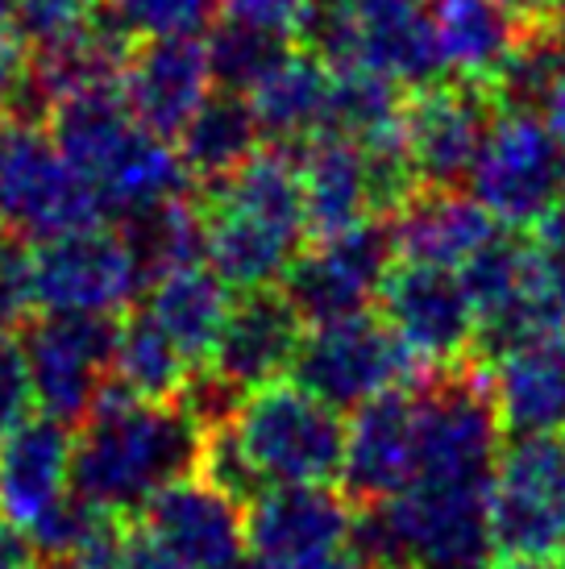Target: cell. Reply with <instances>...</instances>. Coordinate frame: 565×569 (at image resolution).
I'll list each match as a JSON object with an SVG mask.
<instances>
[{
    "label": "cell",
    "mask_w": 565,
    "mask_h": 569,
    "mask_svg": "<svg viewBox=\"0 0 565 569\" xmlns=\"http://www.w3.org/2000/svg\"><path fill=\"white\" fill-rule=\"evenodd\" d=\"M26 71H30V47L21 42L13 26H0V109L9 104L17 83L26 80Z\"/></svg>",
    "instance_id": "cell-39"
},
{
    "label": "cell",
    "mask_w": 565,
    "mask_h": 569,
    "mask_svg": "<svg viewBox=\"0 0 565 569\" xmlns=\"http://www.w3.org/2000/svg\"><path fill=\"white\" fill-rule=\"evenodd\" d=\"M329 117H325V138H346V142L370 146L404 129V100L391 80L361 63L329 67Z\"/></svg>",
    "instance_id": "cell-32"
},
{
    "label": "cell",
    "mask_w": 565,
    "mask_h": 569,
    "mask_svg": "<svg viewBox=\"0 0 565 569\" xmlns=\"http://www.w3.org/2000/svg\"><path fill=\"white\" fill-rule=\"evenodd\" d=\"M71 428L30 416L0 441V516L21 532L42 520L50 507L71 495Z\"/></svg>",
    "instance_id": "cell-23"
},
{
    "label": "cell",
    "mask_w": 565,
    "mask_h": 569,
    "mask_svg": "<svg viewBox=\"0 0 565 569\" xmlns=\"http://www.w3.org/2000/svg\"><path fill=\"white\" fill-rule=\"evenodd\" d=\"M291 375L329 408L358 411L361 403L404 387V379L416 375V366L399 337L387 329V320L358 312L304 329Z\"/></svg>",
    "instance_id": "cell-9"
},
{
    "label": "cell",
    "mask_w": 565,
    "mask_h": 569,
    "mask_svg": "<svg viewBox=\"0 0 565 569\" xmlns=\"http://www.w3.org/2000/svg\"><path fill=\"white\" fill-rule=\"evenodd\" d=\"M416 478V420H412V396L395 387L387 396L370 399L354 411L346 425V499L358 507L387 503Z\"/></svg>",
    "instance_id": "cell-19"
},
{
    "label": "cell",
    "mask_w": 565,
    "mask_h": 569,
    "mask_svg": "<svg viewBox=\"0 0 565 569\" xmlns=\"http://www.w3.org/2000/svg\"><path fill=\"white\" fill-rule=\"evenodd\" d=\"M316 569H375V566H370V561H366L358 549H349V545H346L341 553H333L329 561H320Z\"/></svg>",
    "instance_id": "cell-45"
},
{
    "label": "cell",
    "mask_w": 565,
    "mask_h": 569,
    "mask_svg": "<svg viewBox=\"0 0 565 569\" xmlns=\"http://www.w3.org/2000/svg\"><path fill=\"white\" fill-rule=\"evenodd\" d=\"M490 532L499 553L549 557L565 549V441L512 437L490 478Z\"/></svg>",
    "instance_id": "cell-11"
},
{
    "label": "cell",
    "mask_w": 565,
    "mask_h": 569,
    "mask_svg": "<svg viewBox=\"0 0 565 569\" xmlns=\"http://www.w3.org/2000/svg\"><path fill=\"white\" fill-rule=\"evenodd\" d=\"M30 408H38V399L26 341L17 332H0V441L30 420Z\"/></svg>",
    "instance_id": "cell-37"
},
{
    "label": "cell",
    "mask_w": 565,
    "mask_h": 569,
    "mask_svg": "<svg viewBox=\"0 0 565 569\" xmlns=\"http://www.w3.org/2000/svg\"><path fill=\"white\" fill-rule=\"evenodd\" d=\"M262 487H329L346 466V420L299 382H267L229 420Z\"/></svg>",
    "instance_id": "cell-4"
},
{
    "label": "cell",
    "mask_w": 565,
    "mask_h": 569,
    "mask_svg": "<svg viewBox=\"0 0 565 569\" xmlns=\"http://www.w3.org/2000/svg\"><path fill=\"white\" fill-rule=\"evenodd\" d=\"M225 21L254 26V30L279 33V38H299L308 0H217Z\"/></svg>",
    "instance_id": "cell-38"
},
{
    "label": "cell",
    "mask_w": 565,
    "mask_h": 569,
    "mask_svg": "<svg viewBox=\"0 0 565 569\" xmlns=\"http://www.w3.org/2000/svg\"><path fill=\"white\" fill-rule=\"evenodd\" d=\"M225 569H254V566L246 561V557H241V561H234V566H225Z\"/></svg>",
    "instance_id": "cell-48"
},
{
    "label": "cell",
    "mask_w": 565,
    "mask_h": 569,
    "mask_svg": "<svg viewBox=\"0 0 565 569\" xmlns=\"http://www.w3.org/2000/svg\"><path fill=\"white\" fill-rule=\"evenodd\" d=\"M146 291L121 229L92 224L33 246V303L50 317H126Z\"/></svg>",
    "instance_id": "cell-8"
},
{
    "label": "cell",
    "mask_w": 565,
    "mask_h": 569,
    "mask_svg": "<svg viewBox=\"0 0 565 569\" xmlns=\"http://www.w3.org/2000/svg\"><path fill=\"white\" fill-rule=\"evenodd\" d=\"M499 100L487 83H433L404 104V142L420 188H462L470 183L483 154Z\"/></svg>",
    "instance_id": "cell-15"
},
{
    "label": "cell",
    "mask_w": 565,
    "mask_h": 569,
    "mask_svg": "<svg viewBox=\"0 0 565 569\" xmlns=\"http://www.w3.org/2000/svg\"><path fill=\"white\" fill-rule=\"evenodd\" d=\"M141 312L155 320L158 329L184 349V358L200 370V366H208L220 341V329L234 312V287L212 267L191 262V267L167 270L162 279L146 287Z\"/></svg>",
    "instance_id": "cell-26"
},
{
    "label": "cell",
    "mask_w": 565,
    "mask_h": 569,
    "mask_svg": "<svg viewBox=\"0 0 565 569\" xmlns=\"http://www.w3.org/2000/svg\"><path fill=\"white\" fill-rule=\"evenodd\" d=\"M42 569H59V566H42Z\"/></svg>",
    "instance_id": "cell-50"
},
{
    "label": "cell",
    "mask_w": 565,
    "mask_h": 569,
    "mask_svg": "<svg viewBox=\"0 0 565 569\" xmlns=\"http://www.w3.org/2000/svg\"><path fill=\"white\" fill-rule=\"evenodd\" d=\"M428 13H433L445 76H454L457 83L490 88L524 33L503 0H433Z\"/></svg>",
    "instance_id": "cell-27"
},
{
    "label": "cell",
    "mask_w": 565,
    "mask_h": 569,
    "mask_svg": "<svg viewBox=\"0 0 565 569\" xmlns=\"http://www.w3.org/2000/svg\"><path fill=\"white\" fill-rule=\"evenodd\" d=\"M378 317L387 320V329L408 349L416 379L454 370L478 346V312L462 283V270L399 262L383 279Z\"/></svg>",
    "instance_id": "cell-10"
},
{
    "label": "cell",
    "mask_w": 565,
    "mask_h": 569,
    "mask_svg": "<svg viewBox=\"0 0 565 569\" xmlns=\"http://www.w3.org/2000/svg\"><path fill=\"white\" fill-rule=\"evenodd\" d=\"M470 196L512 233L536 229L557 208L565 196V162L541 112L499 109L474 162Z\"/></svg>",
    "instance_id": "cell-7"
},
{
    "label": "cell",
    "mask_w": 565,
    "mask_h": 569,
    "mask_svg": "<svg viewBox=\"0 0 565 569\" xmlns=\"http://www.w3.org/2000/svg\"><path fill=\"white\" fill-rule=\"evenodd\" d=\"M33 303V250L30 241L0 229V332H13Z\"/></svg>",
    "instance_id": "cell-36"
},
{
    "label": "cell",
    "mask_w": 565,
    "mask_h": 569,
    "mask_svg": "<svg viewBox=\"0 0 565 569\" xmlns=\"http://www.w3.org/2000/svg\"><path fill=\"white\" fill-rule=\"evenodd\" d=\"M138 520L141 532L184 569H225L246 557V511L200 475L158 490Z\"/></svg>",
    "instance_id": "cell-17"
},
{
    "label": "cell",
    "mask_w": 565,
    "mask_h": 569,
    "mask_svg": "<svg viewBox=\"0 0 565 569\" xmlns=\"http://www.w3.org/2000/svg\"><path fill=\"white\" fill-rule=\"evenodd\" d=\"M487 495L490 487L412 482L387 499L404 569H490L499 549Z\"/></svg>",
    "instance_id": "cell-13"
},
{
    "label": "cell",
    "mask_w": 565,
    "mask_h": 569,
    "mask_svg": "<svg viewBox=\"0 0 565 569\" xmlns=\"http://www.w3.org/2000/svg\"><path fill=\"white\" fill-rule=\"evenodd\" d=\"M354 511L329 487H270L246 507V561L254 569H316L349 545Z\"/></svg>",
    "instance_id": "cell-16"
},
{
    "label": "cell",
    "mask_w": 565,
    "mask_h": 569,
    "mask_svg": "<svg viewBox=\"0 0 565 569\" xmlns=\"http://www.w3.org/2000/svg\"><path fill=\"white\" fill-rule=\"evenodd\" d=\"M387 224L399 262L445 270H462L499 233L495 217L462 188H416Z\"/></svg>",
    "instance_id": "cell-21"
},
{
    "label": "cell",
    "mask_w": 565,
    "mask_h": 569,
    "mask_svg": "<svg viewBox=\"0 0 565 569\" xmlns=\"http://www.w3.org/2000/svg\"><path fill=\"white\" fill-rule=\"evenodd\" d=\"M121 317H42L21 337L30 353L33 399L59 425H83L112 391V349Z\"/></svg>",
    "instance_id": "cell-12"
},
{
    "label": "cell",
    "mask_w": 565,
    "mask_h": 569,
    "mask_svg": "<svg viewBox=\"0 0 565 569\" xmlns=\"http://www.w3.org/2000/svg\"><path fill=\"white\" fill-rule=\"evenodd\" d=\"M191 375H196V366L184 358V349L175 346L141 308L117 320L112 391L133 399H179Z\"/></svg>",
    "instance_id": "cell-30"
},
{
    "label": "cell",
    "mask_w": 565,
    "mask_h": 569,
    "mask_svg": "<svg viewBox=\"0 0 565 569\" xmlns=\"http://www.w3.org/2000/svg\"><path fill=\"white\" fill-rule=\"evenodd\" d=\"M212 88L208 71V50L200 33L184 38H141L129 50L126 71H121V96L129 112L158 138H179L184 126L200 112Z\"/></svg>",
    "instance_id": "cell-18"
},
{
    "label": "cell",
    "mask_w": 565,
    "mask_h": 569,
    "mask_svg": "<svg viewBox=\"0 0 565 569\" xmlns=\"http://www.w3.org/2000/svg\"><path fill=\"white\" fill-rule=\"evenodd\" d=\"M536 246L565 270V196L557 200V208H553L549 217L536 224Z\"/></svg>",
    "instance_id": "cell-42"
},
{
    "label": "cell",
    "mask_w": 565,
    "mask_h": 569,
    "mask_svg": "<svg viewBox=\"0 0 565 569\" xmlns=\"http://www.w3.org/2000/svg\"><path fill=\"white\" fill-rule=\"evenodd\" d=\"M541 117H545V126H549L553 142H557V154H562V162H565V83L549 96V100H545Z\"/></svg>",
    "instance_id": "cell-43"
},
{
    "label": "cell",
    "mask_w": 565,
    "mask_h": 569,
    "mask_svg": "<svg viewBox=\"0 0 565 569\" xmlns=\"http://www.w3.org/2000/svg\"><path fill=\"white\" fill-rule=\"evenodd\" d=\"M17 13V0H0V26H13Z\"/></svg>",
    "instance_id": "cell-46"
},
{
    "label": "cell",
    "mask_w": 565,
    "mask_h": 569,
    "mask_svg": "<svg viewBox=\"0 0 565 569\" xmlns=\"http://www.w3.org/2000/svg\"><path fill=\"white\" fill-rule=\"evenodd\" d=\"M562 566H565V549H562Z\"/></svg>",
    "instance_id": "cell-49"
},
{
    "label": "cell",
    "mask_w": 565,
    "mask_h": 569,
    "mask_svg": "<svg viewBox=\"0 0 565 569\" xmlns=\"http://www.w3.org/2000/svg\"><path fill=\"white\" fill-rule=\"evenodd\" d=\"M329 83L333 71L308 50H291L267 80L258 83L246 100L254 109V121L270 146L296 150L316 138H325L329 117Z\"/></svg>",
    "instance_id": "cell-28"
},
{
    "label": "cell",
    "mask_w": 565,
    "mask_h": 569,
    "mask_svg": "<svg viewBox=\"0 0 565 569\" xmlns=\"http://www.w3.org/2000/svg\"><path fill=\"white\" fill-rule=\"evenodd\" d=\"M205 258L237 291H267L304 253L308 212L296 150L262 146L229 179L200 196Z\"/></svg>",
    "instance_id": "cell-2"
},
{
    "label": "cell",
    "mask_w": 565,
    "mask_h": 569,
    "mask_svg": "<svg viewBox=\"0 0 565 569\" xmlns=\"http://www.w3.org/2000/svg\"><path fill=\"white\" fill-rule=\"evenodd\" d=\"M205 428L179 399H133L109 391L79 425L71 490L96 511L126 523L141 507L200 466Z\"/></svg>",
    "instance_id": "cell-1"
},
{
    "label": "cell",
    "mask_w": 565,
    "mask_h": 569,
    "mask_svg": "<svg viewBox=\"0 0 565 569\" xmlns=\"http://www.w3.org/2000/svg\"><path fill=\"white\" fill-rule=\"evenodd\" d=\"M121 238L129 241V250L138 258L146 287L162 279L167 270L205 262V212H200V200L179 196V200L141 208V212L121 221Z\"/></svg>",
    "instance_id": "cell-31"
},
{
    "label": "cell",
    "mask_w": 565,
    "mask_h": 569,
    "mask_svg": "<svg viewBox=\"0 0 565 569\" xmlns=\"http://www.w3.org/2000/svg\"><path fill=\"white\" fill-rule=\"evenodd\" d=\"M354 63L378 71L395 88L445 83L437 30L424 0H354Z\"/></svg>",
    "instance_id": "cell-22"
},
{
    "label": "cell",
    "mask_w": 565,
    "mask_h": 569,
    "mask_svg": "<svg viewBox=\"0 0 565 569\" xmlns=\"http://www.w3.org/2000/svg\"><path fill=\"white\" fill-rule=\"evenodd\" d=\"M105 221L100 196L63 159L47 126H0V229L21 241H50Z\"/></svg>",
    "instance_id": "cell-6"
},
{
    "label": "cell",
    "mask_w": 565,
    "mask_h": 569,
    "mask_svg": "<svg viewBox=\"0 0 565 569\" xmlns=\"http://www.w3.org/2000/svg\"><path fill=\"white\" fill-rule=\"evenodd\" d=\"M105 0H17L13 30L33 54L59 50L100 26Z\"/></svg>",
    "instance_id": "cell-34"
},
{
    "label": "cell",
    "mask_w": 565,
    "mask_h": 569,
    "mask_svg": "<svg viewBox=\"0 0 565 569\" xmlns=\"http://www.w3.org/2000/svg\"><path fill=\"white\" fill-rule=\"evenodd\" d=\"M304 341V320L287 303L279 287L267 291H241L234 300V312L220 329V341L208 358V370H217L237 391H258L267 382H279Z\"/></svg>",
    "instance_id": "cell-20"
},
{
    "label": "cell",
    "mask_w": 565,
    "mask_h": 569,
    "mask_svg": "<svg viewBox=\"0 0 565 569\" xmlns=\"http://www.w3.org/2000/svg\"><path fill=\"white\" fill-rule=\"evenodd\" d=\"M299 183H304V212H308V238L325 241L349 233L358 224L375 221L378 191L370 159L358 142L346 138H316L299 146Z\"/></svg>",
    "instance_id": "cell-25"
},
{
    "label": "cell",
    "mask_w": 565,
    "mask_h": 569,
    "mask_svg": "<svg viewBox=\"0 0 565 569\" xmlns=\"http://www.w3.org/2000/svg\"><path fill=\"white\" fill-rule=\"evenodd\" d=\"M205 50L212 88L250 96L296 47H291V38H279V33L237 26V21H217L212 33L205 38Z\"/></svg>",
    "instance_id": "cell-33"
},
{
    "label": "cell",
    "mask_w": 565,
    "mask_h": 569,
    "mask_svg": "<svg viewBox=\"0 0 565 569\" xmlns=\"http://www.w3.org/2000/svg\"><path fill=\"white\" fill-rule=\"evenodd\" d=\"M313 9H337V4H354V0H308Z\"/></svg>",
    "instance_id": "cell-47"
},
{
    "label": "cell",
    "mask_w": 565,
    "mask_h": 569,
    "mask_svg": "<svg viewBox=\"0 0 565 569\" xmlns=\"http://www.w3.org/2000/svg\"><path fill=\"white\" fill-rule=\"evenodd\" d=\"M38 561L42 557L33 549V540L17 523H9L0 516V569H42Z\"/></svg>",
    "instance_id": "cell-41"
},
{
    "label": "cell",
    "mask_w": 565,
    "mask_h": 569,
    "mask_svg": "<svg viewBox=\"0 0 565 569\" xmlns=\"http://www.w3.org/2000/svg\"><path fill=\"white\" fill-rule=\"evenodd\" d=\"M258 142H262V129L254 121L250 100L217 88L175 138V150L188 167L191 183L200 179L205 188H212L220 179H229L250 154H258L262 150Z\"/></svg>",
    "instance_id": "cell-29"
},
{
    "label": "cell",
    "mask_w": 565,
    "mask_h": 569,
    "mask_svg": "<svg viewBox=\"0 0 565 569\" xmlns=\"http://www.w3.org/2000/svg\"><path fill=\"white\" fill-rule=\"evenodd\" d=\"M490 569H565L553 557H528V553H503L490 561Z\"/></svg>",
    "instance_id": "cell-44"
},
{
    "label": "cell",
    "mask_w": 565,
    "mask_h": 569,
    "mask_svg": "<svg viewBox=\"0 0 565 569\" xmlns=\"http://www.w3.org/2000/svg\"><path fill=\"white\" fill-rule=\"evenodd\" d=\"M117 569H184V566H179L171 553H162L141 528H129L126 545H121V557H117Z\"/></svg>",
    "instance_id": "cell-40"
},
{
    "label": "cell",
    "mask_w": 565,
    "mask_h": 569,
    "mask_svg": "<svg viewBox=\"0 0 565 569\" xmlns=\"http://www.w3.org/2000/svg\"><path fill=\"white\" fill-rule=\"evenodd\" d=\"M47 133L117 221L162 200L191 196V174L179 150L129 112L121 83L59 96L47 117Z\"/></svg>",
    "instance_id": "cell-3"
},
{
    "label": "cell",
    "mask_w": 565,
    "mask_h": 569,
    "mask_svg": "<svg viewBox=\"0 0 565 569\" xmlns=\"http://www.w3.org/2000/svg\"><path fill=\"white\" fill-rule=\"evenodd\" d=\"M395 267V238L387 221H366L349 233L316 241L291 262L279 291L299 312L304 325L358 317L383 291V279Z\"/></svg>",
    "instance_id": "cell-14"
},
{
    "label": "cell",
    "mask_w": 565,
    "mask_h": 569,
    "mask_svg": "<svg viewBox=\"0 0 565 569\" xmlns=\"http://www.w3.org/2000/svg\"><path fill=\"white\" fill-rule=\"evenodd\" d=\"M105 13L129 38H184L200 33L217 13V0H105Z\"/></svg>",
    "instance_id": "cell-35"
},
{
    "label": "cell",
    "mask_w": 565,
    "mask_h": 569,
    "mask_svg": "<svg viewBox=\"0 0 565 569\" xmlns=\"http://www.w3.org/2000/svg\"><path fill=\"white\" fill-rule=\"evenodd\" d=\"M487 382L512 437H557L565 428V332L503 349L490 358Z\"/></svg>",
    "instance_id": "cell-24"
},
{
    "label": "cell",
    "mask_w": 565,
    "mask_h": 569,
    "mask_svg": "<svg viewBox=\"0 0 565 569\" xmlns=\"http://www.w3.org/2000/svg\"><path fill=\"white\" fill-rule=\"evenodd\" d=\"M412 396L416 420V478L412 482H454L490 487L503 453V416L490 396L487 370L454 366L420 375Z\"/></svg>",
    "instance_id": "cell-5"
}]
</instances>
